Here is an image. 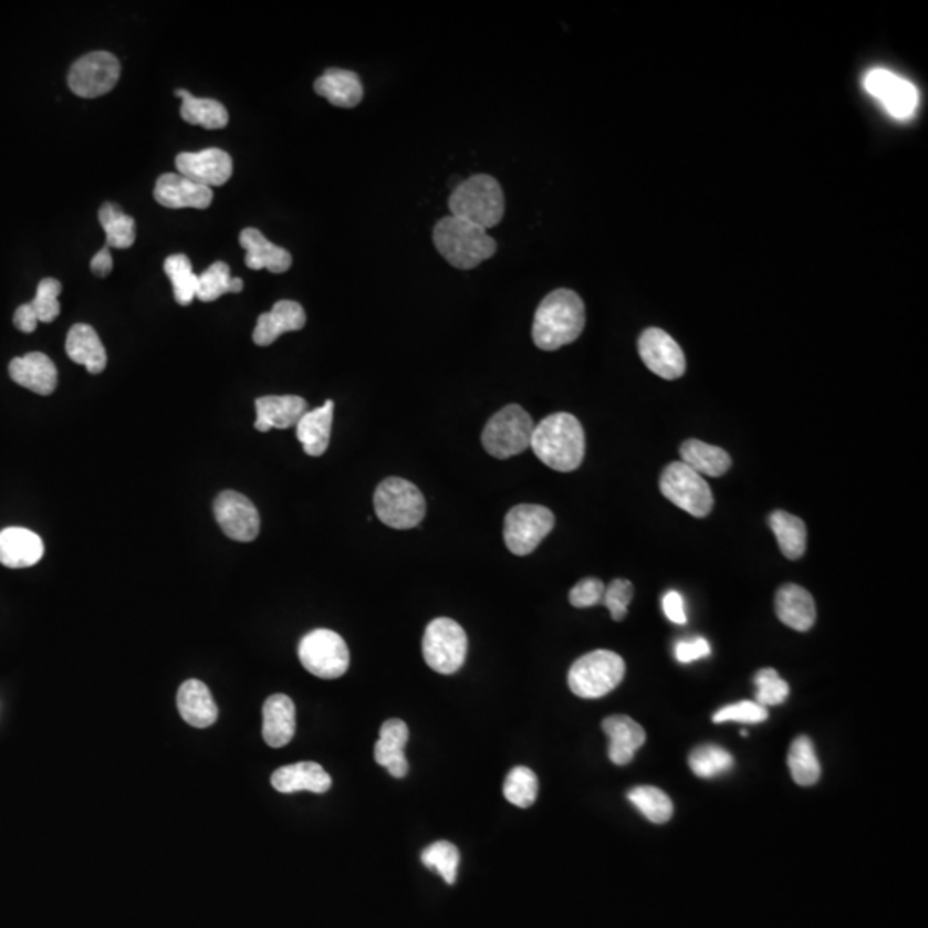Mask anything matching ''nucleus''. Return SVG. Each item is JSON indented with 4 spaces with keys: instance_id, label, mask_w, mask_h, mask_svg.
Masks as SVG:
<instances>
[{
    "instance_id": "f257e3e1",
    "label": "nucleus",
    "mask_w": 928,
    "mask_h": 928,
    "mask_svg": "<svg viewBox=\"0 0 928 928\" xmlns=\"http://www.w3.org/2000/svg\"><path fill=\"white\" fill-rule=\"evenodd\" d=\"M530 449L552 470L570 473L585 458V430L576 416L554 413L535 425Z\"/></svg>"
},
{
    "instance_id": "f03ea898",
    "label": "nucleus",
    "mask_w": 928,
    "mask_h": 928,
    "mask_svg": "<svg viewBox=\"0 0 928 928\" xmlns=\"http://www.w3.org/2000/svg\"><path fill=\"white\" fill-rule=\"evenodd\" d=\"M585 322V303L578 294L571 290L552 291L536 309L533 343L542 351L559 350L578 340Z\"/></svg>"
},
{
    "instance_id": "7ed1b4c3",
    "label": "nucleus",
    "mask_w": 928,
    "mask_h": 928,
    "mask_svg": "<svg viewBox=\"0 0 928 928\" xmlns=\"http://www.w3.org/2000/svg\"><path fill=\"white\" fill-rule=\"evenodd\" d=\"M434 244L456 269L471 270L492 259L498 243L486 229L458 217H444L434 228Z\"/></svg>"
},
{
    "instance_id": "20e7f679",
    "label": "nucleus",
    "mask_w": 928,
    "mask_h": 928,
    "mask_svg": "<svg viewBox=\"0 0 928 928\" xmlns=\"http://www.w3.org/2000/svg\"><path fill=\"white\" fill-rule=\"evenodd\" d=\"M449 210L451 216L489 231L504 217L505 200L501 185L489 174L471 176L452 191Z\"/></svg>"
},
{
    "instance_id": "39448f33",
    "label": "nucleus",
    "mask_w": 928,
    "mask_h": 928,
    "mask_svg": "<svg viewBox=\"0 0 928 928\" xmlns=\"http://www.w3.org/2000/svg\"><path fill=\"white\" fill-rule=\"evenodd\" d=\"M626 672L621 655L609 650H595L580 657L567 675L570 690L576 697L595 700L616 690Z\"/></svg>"
},
{
    "instance_id": "423d86ee",
    "label": "nucleus",
    "mask_w": 928,
    "mask_h": 928,
    "mask_svg": "<svg viewBox=\"0 0 928 928\" xmlns=\"http://www.w3.org/2000/svg\"><path fill=\"white\" fill-rule=\"evenodd\" d=\"M374 505L378 520L394 530H411L427 513L424 493L405 478L384 480L375 490Z\"/></svg>"
},
{
    "instance_id": "0eeeda50",
    "label": "nucleus",
    "mask_w": 928,
    "mask_h": 928,
    "mask_svg": "<svg viewBox=\"0 0 928 928\" xmlns=\"http://www.w3.org/2000/svg\"><path fill=\"white\" fill-rule=\"evenodd\" d=\"M532 416L521 406L509 405L487 421L483 428V449L496 459H509L530 449L532 444Z\"/></svg>"
},
{
    "instance_id": "6e6552de",
    "label": "nucleus",
    "mask_w": 928,
    "mask_h": 928,
    "mask_svg": "<svg viewBox=\"0 0 928 928\" xmlns=\"http://www.w3.org/2000/svg\"><path fill=\"white\" fill-rule=\"evenodd\" d=\"M421 650L430 669L439 675H455L467 660V633L455 619L437 617L425 629Z\"/></svg>"
},
{
    "instance_id": "1a4fd4ad",
    "label": "nucleus",
    "mask_w": 928,
    "mask_h": 928,
    "mask_svg": "<svg viewBox=\"0 0 928 928\" xmlns=\"http://www.w3.org/2000/svg\"><path fill=\"white\" fill-rule=\"evenodd\" d=\"M660 492L672 504L695 518L709 517L713 496L706 478L686 467L685 462H670L660 477Z\"/></svg>"
},
{
    "instance_id": "9d476101",
    "label": "nucleus",
    "mask_w": 928,
    "mask_h": 928,
    "mask_svg": "<svg viewBox=\"0 0 928 928\" xmlns=\"http://www.w3.org/2000/svg\"><path fill=\"white\" fill-rule=\"evenodd\" d=\"M298 655L303 667L316 678L337 679L346 675L350 667L346 642L331 629H315L303 636Z\"/></svg>"
},
{
    "instance_id": "9b49d317",
    "label": "nucleus",
    "mask_w": 928,
    "mask_h": 928,
    "mask_svg": "<svg viewBox=\"0 0 928 928\" xmlns=\"http://www.w3.org/2000/svg\"><path fill=\"white\" fill-rule=\"evenodd\" d=\"M555 518L551 509L539 504H520L505 514L504 542L514 555L532 554L552 532Z\"/></svg>"
},
{
    "instance_id": "f8f14e48",
    "label": "nucleus",
    "mask_w": 928,
    "mask_h": 928,
    "mask_svg": "<svg viewBox=\"0 0 928 928\" xmlns=\"http://www.w3.org/2000/svg\"><path fill=\"white\" fill-rule=\"evenodd\" d=\"M121 62L111 52H90L71 66V92L82 98H97L111 92L119 82Z\"/></svg>"
},
{
    "instance_id": "ddd939ff",
    "label": "nucleus",
    "mask_w": 928,
    "mask_h": 928,
    "mask_svg": "<svg viewBox=\"0 0 928 928\" xmlns=\"http://www.w3.org/2000/svg\"><path fill=\"white\" fill-rule=\"evenodd\" d=\"M863 86L872 97L883 102L884 108L894 119H911L918 108L920 95L914 83L890 71L877 67L868 71Z\"/></svg>"
},
{
    "instance_id": "4468645a",
    "label": "nucleus",
    "mask_w": 928,
    "mask_h": 928,
    "mask_svg": "<svg viewBox=\"0 0 928 928\" xmlns=\"http://www.w3.org/2000/svg\"><path fill=\"white\" fill-rule=\"evenodd\" d=\"M213 514L223 535L236 542H253L259 536V509L243 493L223 490L213 502Z\"/></svg>"
},
{
    "instance_id": "2eb2a0df",
    "label": "nucleus",
    "mask_w": 928,
    "mask_h": 928,
    "mask_svg": "<svg viewBox=\"0 0 928 928\" xmlns=\"http://www.w3.org/2000/svg\"><path fill=\"white\" fill-rule=\"evenodd\" d=\"M639 356L648 371L666 380H676L686 371L682 350L666 331L650 327L642 332L638 340Z\"/></svg>"
},
{
    "instance_id": "dca6fc26",
    "label": "nucleus",
    "mask_w": 928,
    "mask_h": 928,
    "mask_svg": "<svg viewBox=\"0 0 928 928\" xmlns=\"http://www.w3.org/2000/svg\"><path fill=\"white\" fill-rule=\"evenodd\" d=\"M178 173L198 185L223 186L232 176V158L228 152L220 148H207V150L185 152L176 157Z\"/></svg>"
},
{
    "instance_id": "f3484780",
    "label": "nucleus",
    "mask_w": 928,
    "mask_h": 928,
    "mask_svg": "<svg viewBox=\"0 0 928 928\" xmlns=\"http://www.w3.org/2000/svg\"><path fill=\"white\" fill-rule=\"evenodd\" d=\"M155 200L163 207L174 208H198L205 210L213 201V191L207 186L198 185L191 179L185 178L179 173L163 174L157 179L154 191Z\"/></svg>"
},
{
    "instance_id": "a211bd4d",
    "label": "nucleus",
    "mask_w": 928,
    "mask_h": 928,
    "mask_svg": "<svg viewBox=\"0 0 928 928\" xmlns=\"http://www.w3.org/2000/svg\"><path fill=\"white\" fill-rule=\"evenodd\" d=\"M306 324V313L296 301L282 300L270 312L262 313L254 325L253 343L270 346L285 332L301 331Z\"/></svg>"
},
{
    "instance_id": "6ab92c4d",
    "label": "nucleus",
    "mask_w": 928,
    "mask_h": 928,
    "mask_svg": "<svg viewBox=\"0 0 928 928\" xmlns=\"http://www.w3.org/2000/svg\"><path fill=\"white\" fill-rule=\"evenodd\" d=\"M9 375L18 386L40 396H51L58 387V368L54 362L39 351L12 359Z\"/></svg>"
},
{
    "instance_id": "aec40b11",
    "label": "nucleus",
    "mask_w": 928,
    "mask_h": 928,
    "mask_svg": "<svg viewBox=\"0 0 928 928\" xmlns=\"http://www.w3.org/2000/svg\"><path fill=\"white\" fill-rule=\"evenodd\" d=\"M257 420L254 428L267 434L272 428L296 427L301 416L309 411V405L300 396H263L254 402Z\"/></svg>"
},
{
    "instance_id": "412c9836",
    "label": "nucleus",
    "mask_w": 928,
    "mask_h": 928,
    "mask_svg": "<svg viewBox=\"0 0 928 928\" xmlns=\"http://www.w3.org/2000/svg\"><path fill=\"white\" fill-rule=\"evenodd\" d=\"M239 244L247 250L244 263H247L248 269H267L272 274H282L293 265V257H291L290 251L269 241L259 229H243L239 234Z\"/></svg>"
},
{
    "instance_id": "4be33fe9",
    "label": "nucleus",
    "mask_w": 928,
    "mask_h": 928,
    "mask_svg": "<svg viewBox=\"0 0 928 928\" xmlns=\"http://www.w3.org/2000/svg\"><path fill=\"white\" fill-rule=\"evenodd\" d=\"M409 740V729L402 719H389L380 728V738L375 744V762L386 767L389 774L396 779L408 775L409 765L405 757V748Z\"/></svg>"
},
{
    "instance_id": "5701e85b",
    "label": "nucleus",
    "mask_w": 928,
    "mask_h": 928,
    "mask_svg": "<svg viewBox=\"0 0 928 928\" xmlns=\"http://www.w3.org/2000/svg\"><path fill=\"white\" fill-rule=\"evenodd\" d=\"M270 782L274 790L282 794L298 793V791L324 794L332 786L331 775L325 772L324 767L315 762L281 767L272 774Z\"/></svg>"
},
{
    "instance_id": "b1692460",
    "label": "nucleus",
    "mask_w": 928,
    "mask_h": 928,
    "mask_svg": "<svg viewBox=\"0 0 928 928\" xmlns=\"http://www.w3.org/2000/svg\"><path fill=\"white\" fill-rule=\"evenodd\" d=\"M43 557V542L27 528H6L0 532V564L11 570L35 566Z\"/></svg>"
},
{
    "instance_id": "393cba45",
    "label": "nucleus",
    "mask_w": 928,
    "mask_h": 928,
    "mask_svg": "<svg viewBox=\"0 0 928 928\" xmlns=\"http://www.w3.org/2000/svg\"><path fill=\"white\" fill-rule=\"evenodd\" d=\"M296 734V707L285 695H272L263 703V740L269 747L290 744Z\"/></svg>"
},
{
    "instance_id": "a878e982",
    "label": "nucleus",
    "mask_w": 928,
    "mask_h": 928,
    "mask_svg": "<svg viewBox=\"0 0 928 928\" xmlns=\"http://www.w3.org/2000/svg\"><path fill=\"white\" fill-rule=\"evenodd\" d=\"M602 729L609 736V759L616 765H628L635 759L638 748L647 741L644 728L628 716H611L602 722Z\"/></svg>"
},
{
    "instance_id": "bb28decb",
    "label": "nucleus",
    "mask_w": 928,
    "mask_h": 928,
    "mask_svg": "<svg viewBox=\"0 0 928 928\" xmlns=\"http://www.w3.org/2000/svg\"><path fill=\"white\" fill-rule=\"evenodd\" d=\"M775 613L781 623L794 632H809L817 619V609L810 592L803 586L784 585L775 595Z\"/></svg>"
},
{
    "instance_id": "cd10ccee",
    "label": "nucleus",
    "mask_w": 928,
    "mask_h": 928,
    "mask_svg": "<svg viewBox=\"0 0 928 928\" xmlns=\"http://www.w3.org/2000/svg\"><path fill=\"white\" fill-rule=\"evenodd\" d=\"M178 710L189 726L207 729L216 724L219 717L216 700L205 682L189 679L178 691Z\"/></svg>"
},
{
    "instance_id": "c85d7f7f",
    "label": "nucleus",
    "mask_w": 928,
    "mask_h": 928,
    "mask_svg": "<svg viewBox=\"0 0 928 928\" xmlns=\"http://www.w3.org/2000/svg\"><path fill=\"white\" fill-rule=\"evenodd\" d=\"M66 353L71 362L85 366L92 375L102 374L107 366V351L92 325L76 324L71 327Z\"/></svg>"
},
{
    "instance_id": "c756f323",
    "label": "nucleus",
    "mask_w": 928,
    "mask_h": 928,
    "mask_svg": "<svg viewBox=\"0 0 928 928\" xmlns=\"http://www.w3.org/2000/svg\"><path fill=\"white\" fill-rule=\"evenodd\" d=\"M334 402H325L320 408L306 411L296 425V437L306 455L319 458L327 451L331 444Z\"/></svg>"
},
{
    "instance_id": "7c9ffc66",
    "label": "nucleus",
    "mask_w": 928,
    "mask_h": 928,
    "mask_svg": "<svg viewBox=\"0 0 928 928\" xmlns=\"http://www.w3.org/2000/svg\"><path fill=\"white\" fill-rule=\"evenodd\" d=\"M315 92L335 107L353 108L363 101V83L353 71H325L315 82Z\"/></svg>"
},
{
    "instance_id": "2f4dec72",
    "label": "nucleus",
    "mask_w": 928,
    "mask_h": 928,
    "mask_svg": "<svg viewBox=\"0 0 928 928\" xmlns=\"http://www.w3.org/2000/svg\"><path fill=\"white\" fill-rule=\"evenodd\" d=\"M679 455L686 467L701 477H722L732 465L731 456L724 449L697 439L686 440L679 449Z\"/></svg>"
},
{
    "instance_id": "473e14b6",
    "label": "nucleus",
    "mask_w": 928,
    "mask_h": 928,
    "mask_svg": "<svg viewBox=\"0 0 928 928\" xmlns=\"http://www.w3.org/2000/svg\"><path fill=\"white\" fill-rule=\"evenodd\" d=\"M176 97L183 98L181 117L185 123L205 129H223L229 124L228 108L213 98L194 97L188 90H176Z\"/></svg>"
},
{
    "instance_id": "72a5a7b5",
    "label": "nucleus",
    "mask_w": 928,
    "mask_h": 928,
    "mask_svg": "<svg viewBox=\"0 0 928 928\" xmlns=\"http://www.w3.org/2000/svg\"><path fill=\"white\" fill-rule=\"evenodd\" d=\"M772 532L778 539L782 554L791 561L802 557L806 551V524L802 518L793 517L786 511H774L769 517Z\"/></svg>"
},
{
    "instance_id": "f704fd0d",
    "label": "nucleus",
    "mask_w": 928,
    "mask_h": 928,
    "mask_svg": "<svg viewBox=\"0 0 928 928\" xmlns=\"http://www.w3.org/2000/svg\"><path fill=\"white\" fill-rule=\"evenodd\" d=\"M98 220L105 231V247L126 250L135 244L136 222L133 217L124 213L123 208L116 204H104L98 210Z\"/></svg>"
},
{
    "instance_id": "c9c22d12",
    "label": "nucleus",
    "mask_w": 928,
    "mask_h": 928,
    "mask_svg": "<svg viewBox=\"0 0 928 928\" xmlns=\"http://www.w3.org/2000/svg\"><path fill=\"white\" fill-rule=\"evenodd\" d=\"M788 765H790L794 782L800 786H813L821 779V762H818L812 740L806 736H800L791 744Z\"/></svg>"
},
{
    "instance_id": "e433bc0d",
    "label": "nucleus",
    "mask_w": 928,
    "mask_h": 928,
    "mask_svg": "<svg viewBox=\"0 0 928 928\" xmlns=\"http://www.w3.org/2000/svg\"><path fill=\"white\" fill-rule=\"evenodd\" d=\"M243 281L239 278H231V269L228 263L216 262L198 275L197 298L204 303H212L220 296L228 293H241Z\"/></svg>"
},
{
    "instance_id": "4c0bfd02",
    "label": "nucleus",
    "mask_w": 928,
    "mask_h": 928,
    "mask_svg": "<svg viewBox=\"0 0 928 928\" xmlns=\"http://www.w3.org/2000/svg\"><path fill=\"white\" fill-rule=\"evenodd\" d=\"M164 272L173 284L174 298L178 305H191L197 298L198 275L194 272V265L186 254H170L164 262Z\"/></svg>"
},
{
    "instance_id": "58836bf2",
    "label": "nucleus",
    "mask_w": 928,
    "mask_h": 928,
    "mask_svg": "<svg viewBox=\"0 0 928 928\" xmlns=\"http://www.w3.org/2000/svg\"><path fill=\"white\" fill-rule=\"evenodd\" d=\"M628 800L644 817H647L654 824H666L675 813V806H672L670 797L659 788H635V790L629 791Z\"/></svg>"
},
{
    "instance_id": "ea45409f",
    "label": "nucleus",
    "mask_w": 928,
    "mask_h": 928,
    "mask_svg": "<svg viewBox=\"0 0 928 928\" xmlns=\"http://www.w3.org/2000/svg\"><path fill=\"white\" fill-rule=\"evenodd\" d=\"M688 762H690L691 771L698 778L713 779L731 771L734 760L724 748L717 747V744H703V747L695 748L691 751Z\"/></svg>"
},
{
    "instance_id": "a19ab883",
    "label": "nucleus",
    "mask_w": 928,
    "mask_h": 928,
    "mask_svg": "<svg viewBox=\"0 0 928 928\" xmlns=\"http://www.w3.org/2000/svg\"><path fill=\"white\" fill-rule=\"evenodd\" d=\"M421 862H424L425 867L442 875L444 880L449 886L456 884L461 855H459V849L455 844L449 843V841H437V843L430 844L421 852Z\"/></svg>"
},
{
    "instance_id": "79ce46f5",
    "label": "nucleus",
    "mask_w": 928,
    "mask_h": 928,
    "mask_svg": "<svg viewBox=\"0 0 928 928\" xmlns=\"http://www.w3.org/2000/svg\"><path fill=\"white\" fill-rule=\"evenodd\" d=\"M539 779L528 767H514L504 781V797L520 809H530L536 802Z\"/></svg>"
},
{
    "instance_id": "37998d69",
    "label": "nucleus",
    "mask_w": 928,
    "mask_h": 928,
    "mask_svg": "<svg viewBox=\"0 0 928 928\" xmlns=\"http://www.w3.org/2000/svg\"><path fill=\"white\" fill-rule=\"evenodd\" d=\"M757 703L762 707L781 706L790 695V685L779 678L778 670L762 669L755 676Z\"/></svg>"
},
{
    "instance_id": "c03bdc74",
    "label": "nucleus",
    "mask_w": 928,
    "mask_h": 928,
    "mask_svg": "<svg viewBox=\"0 0 928 928\" xmlns=\"http://www.w3.org/2000/svg\"><path fill=\"white\" fill-rule=\"evenodd\" d=\"M62 284L58 279H43L37 290L35 300L31 301V306L35 309L39 322L43 324H51L58 319L61 313V305H59V294H61Z\"/></svg>"
},
{
    "instance_id": "a18cd8bd",
    "label": "nucleus",
    "mask_w": 928,
    "mask_h": 928,
    "mask_svg": "<svg viewBox=\"0 0 928 928\" xmlns=\"http://www.w3.org/2000/svg\"><path fill=\"white\" fill-rule=\"evenodd\" d=\"M769 712L765 707L759 706L757 701H738L732 706L724 707V709L717 710L713 713L712 721L717 724L722 722H743V724H759V722L767 721Z\"/></svg>"
},
{
    "instance_id": "49530a36",
    "label": "nucleus",
    "mask_w": 928,
    "mask_h": 928,
    "mask_svg": "<svg viewBox=\"0 0 928 928\" xmlns=\"http://www.w3.org/2000/svg\"><path fill=\"white\" fill-rule=\"evenodd\" d=\"M632 598L633 583L628 582V580H614L609 586H605L602 604L609 609L614 621H623L626 614H628Z\"/></svg>"
},
{
    "instance_id": "de8ad7c7",
    "label": "nucleus",
    "mask_w": 928,
    "mask_h": 928,
    "mask_svg": "<svg viewBox=\"0 0 928 928\" xmlns=\"http://www.w3.org/2000/svg\"><path fill=\"white\" fill-rule=\"evenodd\" d=\"M605 585L597 578H585L571 588L570 602L573 607L586 609L604 601Z\"/></svg>"
},
{
    "instance_id": "09e8293b",
    "label": "nucleus",
    "mask_w": 928,
    "mask_h": 928,
    "mask_svg": "<svg viewBox=\"0 0 928 928\" xmlns=\"http://www.w3.org/2000/svg\"><path fill=\"white\" fill-rule=\"evenodd\" d=\"M710 648L709 642L706 638L682 639L676 645L675 655L676 660L681 664H691L695 660L706 659L709 657Z\"/></svg>"
},
{
    "instance_id": "8fccbe9b",
    "label": "nucleus",
    "mask_w": 928,
    "mask_h": 928,
    "mask_svg": "<svg viewBox=\"0 0 928 928\" xmlns=\"http://www.w3.org/2000/svg\"><path fill=\"white\" fill-rule=\"evenodd\" d=\"M663 609L667 619L672 621L675 624H686V621H688V617H686L685 601H682L681 594L676 592V590H669L664 595Z\"/></svg>"
},
{
    "instance_id": "3c124183",
    "label": "nucleus",
    "mask_w": 928,
    "mask_h": 928,
    "mask_svg": "<svg viewBox=\"0 0 928 928\" xmlns=\"http://www.w3.org/2000/svg\"><path fill=\"white\" fill-rule=\"evenodd\" d=\"M14 325L18 331L24 332V334H31V332L37 331V327H39V316H37L35 309L31 306V303L21 305L20 309L15 310Z\"/></svg>"
},
{
    "instance_id": "603ef678",
    "label": "nucleus",
    "mask_w": 928,
    "mask_h": 928,
    "mask_svg": "<svg viewBox=\"0 0 928 928\" xmlns=\"http://www.w3.org/2000/svg\"><path fill=\"white\" fill-rule=\"evenodd\" d=\"M112 267H114V262H112L111 248L107 247L102 248L90 263V269L97 278H107L112 272Z\"/></svg>"
}]
</instances>
